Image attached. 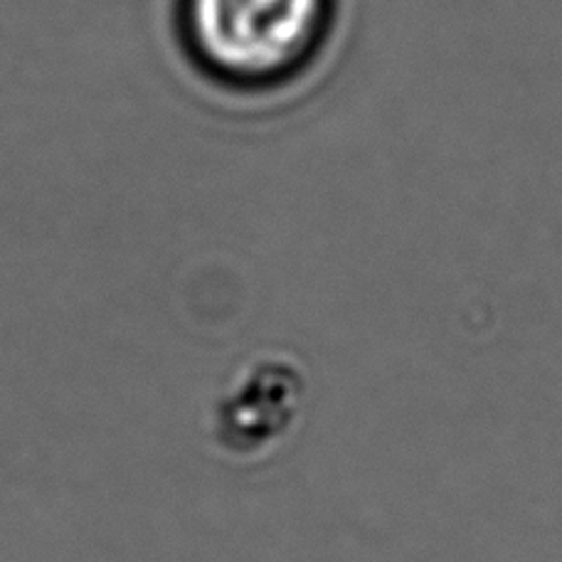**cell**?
<instances>
[{"label":"cell","mask_w":562,"mask_h":562,"mask_svg":"<svg viewBox=\"0 0 562 562\" xmlns=\"http://www.w3.org/2000/svg\"><path fill=\"white\" fill-rule=\"evenodd\" d=\"M334 0H183L180 25L190 53L215 79L267 87L316 55Z\"/></svg>","instance_id":"cell-1"}]
</instances>
